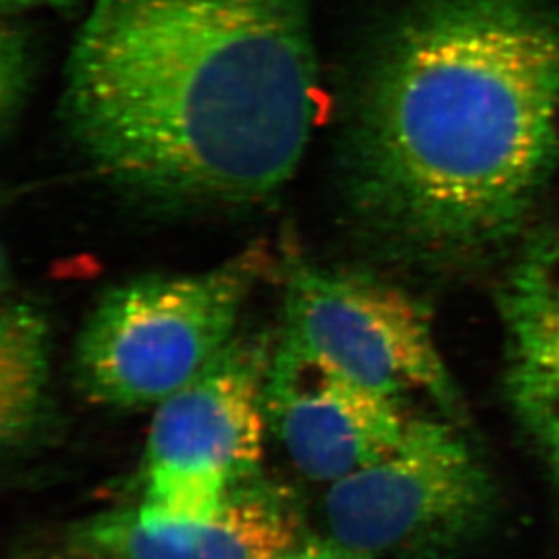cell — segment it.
<instances>
[{"instance_id": "1", "label": "cell", "mask_w": 559, "mask_h": 559, "mask_svg": "<svg viewBox=\"0 0 559 559\" xmlns=\"http://www.w3.org/2000/svg\"><path fill=\"white\" fill-rule=\"evenodd\" d=\"M558 147L549 0H409L349 82L338 195L390 252H478L522 228Z\"/></svg>"}, {"instance_id": "10", "label": "cell", "mask_w": 559, "mask_h": 559, "mask_svg": "<svg viewBox=\"0 0 559 559\" xmlns=\"http://www.w3.org/2000/svg\"><path fill=\"white\" fill-rule=\"evenodd\" d=\"M51 328L26 299H5L0 316V442L21 454L51 423Z\"/></svg>"}, {"instance_id": "13", "label": "cell", "mask_w": 559, "mask_h": 559, "mask_svg": "<svg viewBox=\"0 0 559 559\" xmlns=\"http://www.w3.org/2000/svg\"><path fill=\"white\" fill-rule=\"evenodd\" d=\"M79 2L82 0H0V8L4 15H21L24 11L38 8H69Z\"/></svg>"}, {"instance_id": "5", "label": "cell", "mask_w": 559, "mask_h": 559, "mask_svg": "<svg viewBox=\"0 0 559 559\" xmlns=\"http://www.w3.org/2000/svg\"><path fill=\"white\" fill-rule=\"evenodd\" d=\"M283 335L390 401L412 396L451 413L454 385L423 302L354 270L311 263L286 245Z\"/></svg>"}, {"instance_id": "11", "label": "cell", "mask_w": 559, "mask_h": 559, "mask_svg": "<svg viewBox=\"0 0 559 559\" xmlns=\"http://www.w3.org/2000/svg\"><path fill=\"white\" fill-rule=\"evenodd\" d=\"M0 29V131L8 138L26 109L37 73L32 32L19 15H4Z\"/></svg>"}, {"instance_id": "7", "label": "cell", "mask_w": 559, "mask_h": 559, "mask_svg": "<svg viewBox=\"0 0 559 559\" xmlns=\"http://www.w3.org/2000/svg\"><path fill=\"white\" fill-rule=\"evenodd\" d=\"M263 402L269 433L294 467L330 486L390 453L415 418L286 335L272 352Z\"/></svg>"}, {"instance_id": "2", "label": "cell", "mask_w": 559, "mask_h": 559, "mask_svg": "<svg viewBox=\"0 0 559 559\" xmlns=\"http://www.w3.org/2000/svg\"><path fill=\"white\" fill-rule=\"evenodd\" d=\"M310 0H95L60 123L87 175L156 214H227L290 183L316 123Z\"/></svg>"}, {"instance_id": "3", "label": "cell", "mask_w": 559, "mask_h": 559, "mask_svg": "<svg viewBox=\"0 0 559 559\" xmlns=\"http://www.w3.org/2000/svg\"><path fill=\"white\" fill-rule=\"evenodd\" d=\"M274 269L269 249L252 245L211 270L112 286L76 341L80 390L100 406H159L233 343L245 302Z\"/></svg>"}, {"instance_id": "12", "label": "cell", "mask_w": 559, "mask_h": 559, "mask_svg": "<svg viewBox=\"0 0 559 559\" xmlns=\"http://www.w3.org/2000/svg\"><path fill=\"white\" fill-rule=\"evenodd\" d=\"M274 559H373L370 556L359 555L335 544L332 539H302L296 547L286 550Z\"/></svg>"}, {"instance_id": "8", "label": "cell", "mask_w": 559, "mask_h": 559, "mask_svg": "<svg viewBox=\"0 0 559 559\" xmlns=\"http://www.w3.org/2000/svg\"><path fill=\"white\" fill-rule=\"evenodd\" d=\"M302 539L290 495L259 478L209 514L181 516L140 503L74 528L80 549L109 559H274Z\"/></svg>"}, {"instance_id": "6", "label": "cell", "mask_w": 559, "mask_h": 559, "mask_svg": "<svg viewBox=\"0 0 559 559\" xmlns=\"http://www.w3.org/2000/svg\"><path fill=\"white\" fill-rule=\"evenodd\" d=\"M272 352L264 335L236 337L156 406L143 459V506L181 516L209 514L258 478Z\"/></svg>"}, {"instance_id": "4", "label": "cell", "mask_w": 559, "mask_h": 559, "mask_svg": "<svg viewBox=\"0 0 559 559\" xmlns=\"http://www.w3.org/2000/svg\"><path fill=\"white\" fill-rule=\"evenodd\" d=\"M495 487L448 418L415 417L396 448L330 486L328 539L359 555L442 556L486 531Z\"/></svg>"}, {"instance_id": "9", "label": "cell", "mask_w": 559, "mask_h": 559, "mask_svg": "<svg viewBox=\"0 0 559 559\" xmlns=\"http://www.w3.org/2000/svg\"><path fill=\"white\" fill-rule=\"evenodd\" d=\"M498 305L507 401L559 487V233L518 261Z\"/></svg>"}]
</instances>
